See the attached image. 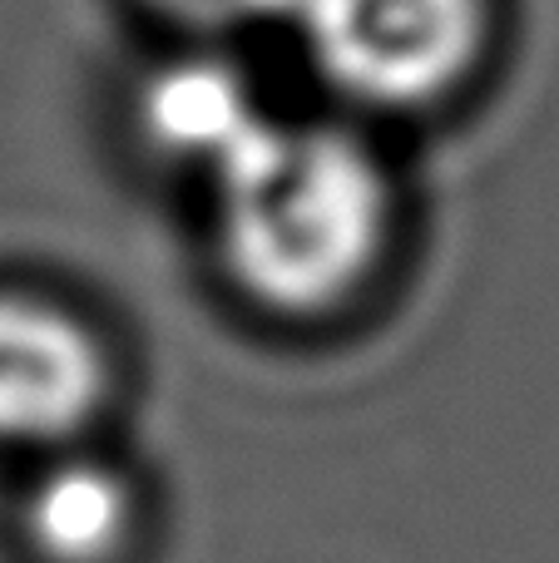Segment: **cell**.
I'll use <instances>...</instances> for the list:
<instances>
[{"mask_svg":"<svg viewBox=\"0 0 559 563\" xmlns=\"http://www.w3.org/2000/svg\"><path fill=\"white\" fill-rule=\"evenodd\" d=\"M218 257L248 301L317 317L376 267L392 188L362 139L322 124H263L213 168Z\"/></svg>","mask_w":559,"mask_h":563,"instance_id":"obj_1","label":"cell"},{"mask_svg":"<svg viewBox=\"0 0 559 563\" xmlns=\"http://www.w3.org/2000/svg\"><path fill=\"white\" fill-rule=\"evenodd\" d=\"M139 119H144V134L168 158H184V164L213 174L267 114L253 104V89L233 65L178 59L144 85Z\"/></svg>","mask_w":559,"mask_h":563,"instance_id":"obj_4","label":"cell"},{"mask_svg":"<svg viewBox=\"0 0 559 563\" xmlns=\"http://www.w3.org/2000/svg\"><path fill=\"white\" fill-rule=\"evenodd\" d=\"M317 75L372 109H421L471 75L485 40L481 0H297Z\"/></svg>","mask_w":559,"mask_h":563,"instance_id":"obj_2","label":"cell"},{"mask_svg":"<svg viewBox=\"0 0 559 563\" xmlns=\"http://www.w3.org/2000/svg\"><path fill=\"white\" fill-rule=\"evenodd\" d=\"M109 366L65 307L0 291V445H55L89 426Z\"/></svg>","mask_w":559,"mask_h":563,"instance_id":"obj_3","label":"cell"},{"mask_svg":"<svg viewBox=\"0 0 559 563\" xmlns=\"http://www.w3.org/2000/svg\"><path fill=\"white\" fill-rule=\"evenodd\" d=\"M154 5L198 30H238V25H267V20L293 25L297 15V0H154Z\"/></svg>","mask_w":559,"mask_h":563,"instance_id":"obj_6","label":"cell"},{"mask_svg":"<svg viewBox=\"0 0 559 563\" xmlns=\"http://www.w3.org/2000/svg\"><path fill=\"white\" fill-rule=\"evenodd\" d=\"M25 534L45 563H109L129 539V489L95 460H65L35 479Z\"/></svg>","mask_w":559,"mask_h":563,"instance_id":"obj_5","label":"cell"}]
</instances>
